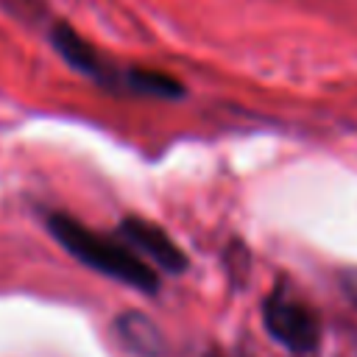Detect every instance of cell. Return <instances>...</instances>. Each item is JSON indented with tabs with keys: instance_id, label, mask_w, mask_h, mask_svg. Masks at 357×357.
<instances>
[{
	"instance_id": "cell-5",
	"label": "cell",
	"mask_w": 357,
	"mask_h": 357,
	"mask_svg": "<svg viewBox=\"0 0 357 357\" xmlns=\"http://www.w3.org/2000/svg\"><path fill=\"white\" fill-rule=\"evenodd\" d=\"M340 287H343V296L357 307V268H349L340 273Z\"/></svg>"
},
{
	"instance_id": "cell-2",
	"label": "cell",
	"mask_w": 357,
	"mask_h": 357,
	"mask_svg": "<svg viewBox=\"0 0 357 357\" xmlns=\"http://www.w3.org/2000/svg\"><path fill=\"white\" fill-rule=\"evenodd\" d=\"M47 231L61 243V248L70 257H75L86 268H92V271H98L114 282H123L139 293H156L159 290L156 271L117 234L112 237V234L92 231L81 220L61 215V212L47 215Z\"/></svg>"
},
{
	"instance_id": "cell-4",
	"label": "cell",
	"mask_w": 357,
	"mask_h": 357,
	"mask_svg": "<svg viewBox=\"0 0 357 357\" xmlns=\"http://www.w3.org/2000/svg\"><path fill=\"white\" fill-rule=\"evenodd\" d=\"M117 237L123 243H128L139 257H145L148 265H156L167 273H181L187 268V257L184 251L167 237V231H162L156 223L142 220V218H126L117 229Z\"/></svg>"
},
{
	"instance_id": "cell-3",
	"label": "cell",
	"mask_w": 357,
	"mask_h": 357,
	"mask_svg": "<svg viewBox=\"0 0 357 357\" xmlns=\"http://www.w3.org/2000/svg\"><path fill=\"white\" fill-rule=\"evenodd\" d=\"M262 324L276 343L296 354L312 351L321 340V324L315 312L304 301L279 287L262 301Z\"/></svg>"
},
{
	"instance_id": "cell-1",
	"label": "cell",
	"mask_w": 357,
	"mask_h": 357,
	"mask_svg": "<svg viewBox=\"0 0 357 357\" xmlns=\"http://www.w3.org/2000/svg\"><path fill=\"white\" fill-rule=\"evenodd\" d=\"M50 45L56 53L81 75L92 78L109 92H126V95H139V98H162V100H176L184 95L181 81H176L167 73L148 70V67H120L109 61L92 42H86L70 22H53L50 25Z\"/></svg>"
}]
</instances>
